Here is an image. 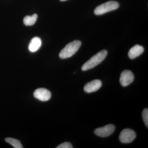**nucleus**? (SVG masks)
Segmentation results:
<instances>
[{
    "label": "nucleus",
    "mask_w": 148,
    "mask_h": 148,
    "mask_svg": "<svg viewBox=\"0 0 148 148\" xmlns=\"http://www.w3.org/2000/svg\"><path fill=\"white\" fill-rule=\"evenodd\" d=\"M119 4L115 1H110L98 6L94 10L96 15H101L109 12L115 10L119 8Z\"/></svg>",
    "instance_id": "3"
},
{
    "label": "nucleus",
    "mask_w": 148,
    "mask_h": 148,
    "mask_svg": "<svg viewBox=\"0 0 148 148\" xmlns=\"http://www.w3.org/2000/svg\"><path fill=\"white\" fill-rule=\"evenodd\" d=\"M42 41L40 38L35 37L31 40L29 45V49L31 52H34L37 51L41 47Z\"/></svg>",
    "instance_id": "10"
},
{
    "label": "nucleus",
    "mask_w": 148,
    "mask_h": 148,
    "mask_svg": "<svg viewBox=\"0 0 148 148\" xmlns=\"http://www.w3.org/2000/svg\"><path fill=\"white\" fill-rule=\"evenodd\" d=\"M38 18V15L36 14L32 16H27L24 18V23L26 26H32L36 23Z\"/></svg>",
    "instance_id": "11"
},
{
    "label": "nucleus",
    "mask_w": 148,
    "mask_h": 148,
    "mask_svg": "<svg viewBox=\"0 0 148 148\" xmlns=\"http://www.w3.org/2000/svg\"><path fill=\"white\" fill-rule=\"evenodd\" d=\"M115 127L113 124H108L104 127H99L95 130L94 133L97 136L102 138L108 137L114 131Z\"/></svg>",
    "instance_id": "5"
},
{
    "label": "nucleus",
    "mask_w": 148,
    "mask_h": 148,
    "mask_svg": "<svg viewBox=\"0 0 148 148\" xmlns=\"http://www.w3.org/2000/svg\"><path fill=\"white\" fill-rule=\"evenodd\" d=\"M134 76L133 73L129 70H125L122 72L120 78V83L123 87L129 85L133 82Z\"/></svg>",
    "instance_id": "6"
},
{
    "label": "nucleus",
    "mask_w": 148,
    "mask_h": 148,
    "mask_svg": "<svg viewBox=\"0 0 148 148\" xmlns=\"http://www.w3.org/2000/svg\"><path fill=\"white\" fill-rule=\"evenodd\" d=\"M107 55L108 51L107 50H103L99 51L83 64L82 67V70L84 71L93 69L104 61Z\"/></svg>",
    "instance_id": "1"
},
{
    "label": "nucleus",
    "mask_w": 148,
    "mask_h": 148,
    "mask_svg": "<svg viewBox=\"0 0 148 148\" xmlns=\"http://www.w3.org/2000/svg\"><path fill=\"white\" fill-rule=\"evenodd\" d=\"M60 1H66L67 0H60Z\"/></svg>",
    "instance_id": "15"
},
{
    "label": "nucleus",
    "mask_w": 148,
    "mask_h": 148,
    "mask_svg": "<svg viewBox=\"0 0 148 148\" xmlns=\"http://www.w3.org/2000/svg\"><path fill=\"white\" fill-rule=\"evenodd\" d=\"M81 45V42L78 40L69 43L59 53V57L66 59L71 57L78 51Z\"/></svg>",
    "instance_id": "2"
},
{
    "label": "nucleus",
    "mask_w": 148,
    "mask_h": 148,
    "mask_svg": "<svg viewBox=\"0 0 148 148\" xmlns=\"http://www.w3.org/2000/svg\"><path fill=\"white\" fill-rule=\"evenodd\" d=\"M73 148V146L71 143L69 142H66L62 143L61 145L56 147V148Z\"/></svg>",
    "instance_id": "14"
},
{
    "label": "nucleus",
    "mask_w": 148,
    "mask_h": 148,
    "mask_svg": "<svg viewBox=\"0 0 148 148\" xmlns=\"http://www.w3.org/2000/svg\"><path fill=\"white\" fill-rule=\"evenodd\" d=\"M142 117L143 121L145 123L146 126L148 127V109L146 108L143 110L142 113Z\"/></svg>",
    "instance_id": "13"
},
{
    "label": "nucleus",
    "mask_w": 148,
    "mask_h": 148,
    "mask_svg": "<svg viewBox=\"0 0 148 148\" xmlns=\"http://www.w3.org/2000/svg\"><path fill=\"white\" fill-rule=\"evenodd\" d=\"M136 137V134L134 130L129 128L123 129L121 132L119 136L120 141L122 143H132Z\"/></svg>",
    "instance_id": "4"
},
{
    "label": "nucleus",
    "mask_w": 148,
    "mask_h": 148,
    "mask_svg": "<svg viewBox=\"0 0 148 148\" xmlns=\"http://www.w3.org/2000/svg\"><path fill=\"white\" fill-rule=\"evenodd\" d=\"M144 51V48L143 46L136 45L130 49L128 53V57L130 59H134L141 55Z\"/></svg>",
    "instance_id": "9"
},
{
    "label": "nucleus",
    "mask_w": 148,
    "mask_h": 148,
    "mask_svg": "<svg viewBox=\"0 0 148 148\" xmlns=\"http://www.w3.org/2000/svg\"><path fill=\"white\" fill-rule=\"evenodd\" d=\"M5 141L7 143L11 145L14 148H22L23 146L21 145L20 141L14 138H5Z\"/></svg>",
    "instance_id": "12"
},
{
    "label": "nucleus",
    "mask_w": 148,
    "mask_h": 148,
    "mask_svg": "<svg viewBox=\"0 0 148 148\" xmlns=\"http://www.w3.org/2000/svg\"><path fill=\"white\" fill-rule=\"evenodd\" d=\"M35 98L42 101H49L51 97V93L47 89L39 88L35 90L34 93Z\"/></svg>",
    "instance_id": "7"
},
{
    "label": "nucleus",
    "mask_w": 148,
    "mask_h": 148,
    "mask_svg": "<svg viewBox=\"0 0 148 148\" xmlns=\"http://www.w3.org/2000/svg\"><path fill=\"white\" fill-rule=\"evenodd\" d=\"M102 85V82L100 80H93L90 82L87 83L84 86V90L87 93H91L99 90Z\"/></svg>",
    "instance_id": "8"
}]
</instances>
